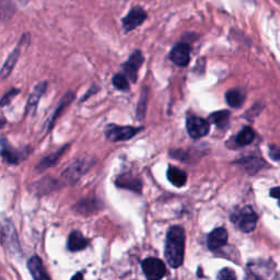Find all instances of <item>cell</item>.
I'll list each match as a JSON object with an SVG mask.
<instances>
[{
  "label": "cell",
  "mask_w": 280,
  "mask_h": 280,
  "mask_svg": "<svg viewBox=\"0 0 280 280\" xmlns=\"http://www.w3.org/2000/svg\"><path fill=\"white\" fill-rule=\"evenodd\" d=\"M170 57L175 65L186 66L190 59V47L185 43H178L171 50Z\"/></svg>",
  "instance_id": "9c48e42d"
},
{
  "label": "cell",
  "mask_w": 280,
  "mask_h": 280,
  "mask_svg": "<svg viewBox=\"0 0 280 280\" xmlns=\"http://www.w3.org/2000/svg\"><path fill=\"white\" fill-rule=\"evenodd\" d=\"M74 99H75V94L72 93V92H68V93H67V94L65 95V97L63 98V100L60 101V103L58 104L57 109H56V111L54 112V114L52 115V117H50V120H49V122H48L49 128H52V126L54 125L55 120L57 119L59 114H61V112L64 111V109L66 108V106L68 105V104H70V103L72 102V101H74Z\"/></svg>",
  "instance_id": "603a6c76"
},
{
  "label": "cell",
  "mask_w": 280,
  "mask_h": 280,
  "mask_svg": "<svg viewBox=\"0 0 280 280\" xmlns=\"http://www.w3.org/2000/svg\"><path fill=\"white\" fill-rule=\"evenodd\" d=\"M259 217L251 207L246 206L231 215V221L243 232H252L257 225Z\"/></svg>",
  "instance_id": "7a4b0ae2"
},
{
  "label": "cell",
  "mask_w": 280,
  "mask_h": 280,
  "mask_svg": "<svg viewBox=\"0 0 280 280\" xmlns=\"http://www.w3.org/2000/svg\"><path fill=\"white\" fill-rule=\"evenodd\" d=\"M271 196L278 200V205L280 207V187H274L271 190Z\"/></svg>",
  "instance_id": "f546056e"
},
{
  "label": "cell",
  "mask_w": 280,
  "mask_h": 280,
  "mask_svg": "<svg viewBox=\"0 0 280 280\" xmlns=\"http://www.w3.org/2000/svg\"><path fill=\"white\" fill-rule=\"evenodd\" d=\"M46 86H47L46 82H41V83H38L37 86H35L34 90H33V92L31 93L29 101H27V104H26V113L27 114L33 115L35 113L37 104H38V102H40L41 97L46 90Z\"/></svg>",
  "instance_id": "7c38bea8"
},
{
  "label": "cell",
  "mask_w": 280,
  "mask_h": 280,
  "mask_svg": "<svg viewBox=\"0 0 280 280\" xmlns=\"http://www.w3.org/2000/svg\"><path fill=\"white\" fill-rule=\"evenodd\" d=\"M185 251V231L180 226L170 228L166 234L164 255L169 265L173 268L180 267L184 261Z\"/></svg>",
  "instance_id": "6da1fadb"
},
{
  "label": "cell",
  "mask_w": 280,
  "mask_h": 280,
  "mask_svg": "<svg viewBox=\"0 0 280 280\" xmlns=\"http://www.w3.org/2000/svg\"><path fill=\"white\" fill-rule=\"evenodd\" d=\"M0 144H1V151H0V153H1L2 158L7 161L9 164H18L21 158L19 151H16L14 150V148L11 147L10 143L5 141V139H1Z\"/></svg>",
  "instance_id": "9a60e30c"
},
{
  "label": "cell",
  "mask_w": 280,
  "mask_h": 280,
  "mask_svg": "<svg viewBox=\"0 0 280 280\" xmlns=\"http://www.w3.org/2000/svg\"><path fill=\"white\" fill-rule=\"evenodd\" d=\"M89 167H90L89 160L78 159L72 162V163L61 173V177L68 184H75L88 171Z\"/></svg>",
  "instance_id": "277c9868"
},
{
  "label": "cell",
  "mask_w": 280,
  "mask_h": 280,
  "mask_svg": "<svg viewBox=\"0 0 280 280\" xmlns=\"http://www.w3.org/2000/svg\"><path fill=\"white\" fill-rule=\"evenodd\" d=\"M4 125H5V121L2 120V119H0V128H2Z\"/></svg>",
  "instance_id": "4dcf8cb0"
},
{
  "label": "cell",
  "mask_w": 280,
  "mask_h": 280,
  "mask_svg": "<svg viewBox=\"0 0 280 280\" xmlns=\"http://www.w3.org/2000/svg\"><path fill=\"white\" fill-rule=\"evenodd\" d=\"M229 119H230V112L229 111L215 112V113H212L209 116V121L220 128H223L228 125Z\"/></svg>",
  "instance_id": "d4e9b609"
},
{
  "label": "cell",
  "mask_w": 280,
  "mask_h": 280,
  "mask_svg": "<svg viewBox=\"0 0 280 280\" xmlns=\"http://www.w3.org/2000/svg\"><path fill=\"white\" fill-rule=\"evenodd\" d=\"M19 56H20V48L16 47L13 52L8 56V58L3 64L1 70H0V78H1V79H5V78L12 72L16 61L19 59Z\"/></svg>",
  "instance_id": "ac0fdd59"
},
{
  "label": "cell",
  "mask_w": 280,
  "mask_h": 280,
  "mask_svg": "<svg viewBox=\"0 0 280 280\" xmlns=\"http://www.w3.org/2000/svg\"><path fill=\"white\" fill-rule=\"evenodd\" d=\"M186 130L188 135L194 139H199L208 135L210 125L209 122L198 116H190L186 121Z\"/></svg>",
  "instance_id": "8992f818"
},
{
  "label": "cell",
  "mask_w": 280,
  "mask_h": 280,
  "mask_svg": "<svg viewBox=\"0 0 280 280\" xmlns=\"http://www.w3.org/2000/svg\"><path fill=\"white\" fill-rule=\"evenodd\" d=\"M217 278L220 279V280H232V279L237 278V276H235L234 271L230 270V268H225V270H222L221 272H219Z\"/></svg>",
  "instance_id": "83f0119b"
},
{
  "label": "cell",
  "mask_w": 280,
  "mask_h": 280,
  "mask_svg": "<svg viewBox=\"0 0 280 280\" xmlns=\"http://www.w3.org/2000/svg\"><path fill=\"white\" fill-rule=\"evenodd\" d=\"M67 147H68V145H65V147L60 148L59 150L55 151V152L46 155L45 158H43V159L40 161V163L37 164L36 170L41 172V171H44V170L48 169V167H50V166L55 165V164L58 162V160L61 158V155H64V153L66 152Z\"/></svg>",
  "instance_id": "2e32d148"
},
{
  "label": "cell",
  "mask_w": 280,
  "mask_h": 280,
  "mask_svg": "<svg viewBox=\"0 0 280 280\" xmlns=\"http://www.w3.org/2000/svg\"><path fill=\"white\" fill-rule=\"evenodd\" d=\"M33 186H34V189L36 192L41 194H47L48 192L54 190L56 186H58V183L56 182L54 178L46 177V178H42L41 181L34 183L33 184Z\"/></svg>",
  "instance_id": "ffe728a7"
},
{
  "label": "cell",
  "mask_w": 280,
  "mask_h": 280,
  "mask_svg": "<svg viewBox=\"0 0 280 280\" xmlns=\"http://www.w3.org/2000/svg\"><path fill=\"white\" fill-rule=\"evenodd\" d=\"M141 267L145 277L149 280L161 279L162 277H164L166 272L164 263L159 259H154V257H149V259L143 260Z\"/></svg>",
  "instance_id": "5b68a950"
},
{
  "label": "cell",
  "mask_w": 280,
  "mask_h": 280,
  "mask_svg": "<svg viewBox=\"0 0 280 280\" xmlns=\"http://www.w3.org/2000/svg\"><path fill=\"white\" fill-rule=\"evenodd\" d=\"M142 63H143V56L141 53H140V50L134 52L130 59H128L124 64V66H123L124 67L125 76L127 77L128 80H131L132 82L137 81L138 70L140 67H141Z\"/></svg>",
  "instance_id": "52a82bcc"
},
{
  "label": "cell",
  "mask_w": 280,
  "mask_h": 280,
  "mask_svg": "<svg viewBox=\"0 0 280 280\" xmlns=\"http://www.w3.org/2000/svg\"><path fill=\"white\" fill-rule=\"evenodd\" d=\"M19 92L20 91L16 90V89H12V90H10L8 93H5L4 97L1 99V101H0V108H3V106L8 105Z\"/></svg>",
  "instance_id": "4316f807"
},
{
  "label": "cell",
  "mask_w": 280,
  "mask_h": 280,
  "mask_svg": "<svg viewBox=\"0 0 280 280\" xmlns=\"http://www.w3.org/2000/svg\"><path fill=\"white\" fill-rule=\"evenodd\" d=\"M116 185L122 188H126L133 190V192L140 193L141 192V182L136 177H131L127 175H122L116 180Z\"/></svg>",
  "instance_id": "e0dca14e"
},
{
  "label": "cell",
  "mask_w": 280,
  "mask_h": 280,
  "mask_svg": "<svg viewBox=\"0 0 280 280\" xmlns=\"http://www.w3.org/2000/svg\"><path fill=\"white\" fill-rule=\"evenodd\" d=\"M113 85L116 89L123 91L128 90V88H130V83H128L127 77L123 74H117L113 77Z\"/></svg>",
  "instance_id": "484cf974"
},
{
  "label": "cell",
  "mask_w": 280,
  "mask_h": 280,
  "mask_svg": "<svg viewBox=\"0 0 280 280\" xmlns=\"http://www.w3.org/2000/svg\"><path fill=\"white\" fill-rule=\"evenodd\" d=\"M166 174H167V180H169L173 185H175L177 187L183 186L184 184L186 183L187 180L186 173L181 169H177L175 166H170Z\"/></svg>",
  "instance_id": "d6986e66"
},
{
  "label": "cell",
  "mask_w": 280,
  "mask_h": 280,
  "mask_svg": "<svg viewBox=\"0 0 280 280\" xmlns=\"http://www.w3.org/2000/svg\"><path fill=\"white\" fill-rule=\"evenodd\" d=\"M226 100L227 103L232 106V108L239 109L244 102V94L240 90H238V89H233V90L227 92Z\"/></svg>",
  "instance_id": "44dd1931"
},
{
  "label": "cell",
  "mask_w": 280,
  "mask_h": 280,
  "mask_svg": "<svg viewBox=\"0 0 280 280\" xmlns=\"http://www.w3.org/2000/svg\"><path fill=\"white\" fill-rule=\"evenodd\" d=\"M99 201L94 200V199H85V200H80L79 203H77V205L75 206V209L80 212V214H91L92 211L97 210Z\"/></svg>",
  "instance_id": "cb8c5ba5"
},
{
  "label": "cell",
  "mask_w": 280,
  "mask_h": 280,
  "mask_svg": "<svg viewBox=\"0 0 280 280\" xmlns=\"http://www.w3.org/2000/svg\"><path fill=\"white\" fill-rule=\"evenodd\" d=\"M1 238L4 246L11 253H18V252L20 253L18 238H16V233L12 223L7 222L4 226L1 227Z\"/></svg>",
  "instance_id": "ba28073f"
},
{
  "label": "cell",
  "mask_w": 280,
  "mask_h": 280,
  "mask_svg": "<svg viewBox=\"0 0 280 280\" xmlns=\"http://www.w3.org/2000/svg\"><path fill=\"white\" fill-rule=\"evenodd\" d=\"M88 243L89 241L79 231H72L69 234L67 248L71 252H78L85 250L88 246Z\"/></svg>",
  "instance_id": "5bb4252c"
},
{
  "label": "cell",
  "mask_w": 280,
  "mask_h": 280,
  "mask_svg": "<svg viewBox=\"0 0 280 280\" xmlns=\"http://www.w3.org/2000/svg\"><path fill=\"white\" fill-rule=\"evenodd\" d=\"M27 268L31 273L32 277L36 280H44V279H49L48 275L45 272V268L43 266L42 260L38 256H33L27 262Z\"/></svg>",
  "instance_id": "4fadbf2b"
},
{
  "label": "cell",
  "mask_w": 280,
  "mask_h": 280,
  "mask_svg": "<svg viewBox=\"0 0 280 280\" xmlns=\"http://www.w3.org/2000/svg\"><path fill=\"white\" fill-rule=\"evenodd\" d=\"M20 1H21L22 3H27V2L30 1V0H20Z\"/></svg>",
  "instance_id": "1f68e13d"
},
{
  "label": "cell",
  "mask_w": 280,
  "mask_h": 280,
  "mask_svg": "<svg viewBox=\"0 0 280 280\" xmlns=\"http://www.w3.org/2000/svg\"><path fill=\"white\" fill-rule=\"evenodd\" d=\"M228 242V232L225 228H217L207 238V245L209 250L217 251L223 248Z\"/></svg>",
  "instance_id": "8fae6325"
},
{
  "label": "cell",
  "mask_w": 280,
  "mask_h": 280,
  "mask_svg": "<svg viewBox=\"0 0 280 280\" xmlns=\"http://www.w3.org/2000/svg\"><path fill=\"white\" fill-rule=\"evenodd\" d=\"M147 18L144 11L141 8H134L130 11L124 19H123V26H124L125 31L130 32L134 29H136Z\"/></svg>",
  "instance_id": "30bf717a"
},
{
  "label": "cell",
  "mask_w": 280,
  "mask_h": 280,
  "mask_svg": "<svg viewBox=\"0 0 280 280\" xmlns=\"http://www.w3.org/2000/svg\"><path fill=\"white\" fill-rule=\"evenodd\" d=\"M270 155L273 160H280V149L275 147V145H271L270 147Z\"/></svg>",
  "instance_id": "f1b7e54d"
},
{
  "label": "cell",
  "mask_w": 280,
  "mask_h": 280,
  "mask_svg": "<svg viewBox=\"0 0 280 280\" xmlns=\"http://www.w3.org/2000/svg\"><path fill=\"white\" fill-rule=\"evenodd\" d=\"M255 138V134L252 130L251 127H244L242 131H241L237 137H235V142H237L241 147H244V145L250 144L253 141Z\"/></svg>",
  "instance_id": "7402d4cb"
},
{
  "label": "cell",
  "mask_w": 280,
  "mask_h": 280,
  "mask_svg": "<svg viewBox=\"0 0 280 280\" xmlns=\"http://www.w3.org/2000/svg\"><path fill=\"white\" fill-rule=\"evenodd\" d=\"M142 128H136L132 126H119V125H109L105 128V136L112 141H124L133 138L136 134L141 131Z\"/></svg>",
  "instance_id": "3957f363"
}]
</instances>
